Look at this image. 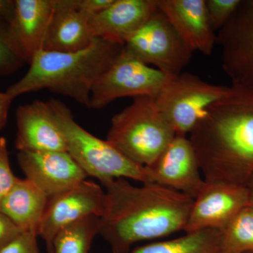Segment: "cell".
<instances>
[{
	"label": "cell",
	"instance_id": "obj_1",
	"mask_svg": "<svg viewBox=\"0 0 253 253\" xmlns=\"http://www.w3.org/2000/svg\"><path fill=\"white\" fill-rule=\"evenodd\" d=\"M106 204L99 234L113 253H129L132 245L184 231L194 199L156 184H131L126 179L103 183Z\"/></svg>",
	"mask_w": 253,
	"mask_h": 253
},
{
	"label": "cell",
	"instance_id": "obj_2",
	"mask_svg": "<svg viewBox=\"0 0 253 253\" xmlns=\"http://www.w3.org/2000/svg\"><path fill=\"white\" fill-rule=\"evenodd\" d=\"M189 139L205 181L246 186L253 174V91L234 87L210 108Z\"/></svg>",
	"mask_w": 253,
	"mask_h": 253
},
{
	"label": "cell",
	"instance_id": "obj_3",
	"mask_svg": "<svg viewBox=\"0 0 253 253\" xmlns=\"http://www.w3.org/2000/svg\"><path fill=\"white\" fill-rule=\"evenodd\" d=\"M124 45L96 38L81 51L42 50L24 76L6 89L14 99L26 93L47 89L74 99L89 109L91 91L98 79L118 59Z\"/></svg>",
	"mask_w": 253,
	"mask_h": 253
},
{
	"label": "cell",
	"instance_id": "obj_4",
	"mask_svg": "<svg viewBox=\"0 0 253 253\" xmlns=\"http://www.w3.org/2000/svg\"><path fill=\"white\" fill-rule=\"evenodd\" d=\"M48 104L64 136L66 151L87 176H94L101 184L119 178L151 183L146 167L131 161L106 139L82 127L64 103L51 99Z\"/></svg>",
	"mask_w": 253,
	"mask_h": 253
},
{
	"label": "cell",
	"instance_id": "obj_5",
	"mask_svg": "<svg viewBox=\"0 0 253 253\" xmlns=\"http://www.w3.org/2000/svg\"><path fill=\"white\" fill-rule=\"evenodd\" d=\"M175 135L155 98L139 96L113 116L106 141L134 163L146 167Z\"/></svg>",
	"mask_w": 253,
	"mask_h": 253
},
{
	"label": "cell",
	"instance_id": "obj_6",
	"mask_svg": "<svg viewBox=\"0 0 253 253\" xmlns=\"http://www.w3.org/2000/svg\"><path fill=\"white\" fill-rule=\"evenodd\" d=\"M233 91L232 86L211 84L196 75L181 73L166 83L155 101L175 134L186 136L213 104Z\"/></svg>",
	"mask_w": 253,
	"mask_h": 253
},
{
	"label": "cell",
	"instance_id": "obj_7",
	"mask_svg": "<svg viewBox=\"0 0 253 253\" xmlns=\"http://www.w3.org/2000/svg\"><path fill=\"white\" fill-rule=\"evenodd\" d=\"M126 54L169 78L182 73L193 51L158 9L124 44Z\"/></svg>",
	"mask_w": 253,
	"mask_h": 253
},
{
	"label": "cell",
	"instance_id": "obj_8",
	"mask_svg": "<svg viewBox=\"0 0 253 253\" xmlns=\"http://www.w3.org/2000/svg\"><path fill=\"white\" fill-rule=\"evenodd\" d=\"M173 78L126 54L124 49L118 59L96 82L89 109H101L123 97H156Z\"/></svg>",
	"mask_w": 253,
	"mask_h": 253
},
{
	"label": "cell",
	"instance_id": "obj_9",
	"mask_svg": "<svg viewBox=\"0 0 253 253\" xmlns=\"http://www.w3.org/2000/svg\"><path fill=\"white\" fill-rule=\"evenodd\" d=\"M221 67L231 86L253 92V0H241L230 20L217 33Z\"/></svg>",
	"mask_w": 253,
	"mask_h": 253
},
{
	"label": "cell",
	"instance_id": "obj_10",
	"mask_svg": "<svg viewBox=\"0 0 253 253\" xmlns=\"http://www.w3.org/2000/svg\"><path fill=\"white\" fill-rule=\"evenodd\" d=\"M106 204V192L92 181L84 180L48 198L38 236L52 253V242L61 229L89 216L101 217Z\"/></svg>",
	"mask_w": 253,
	"mask_h": 253
},
{
	"label": "cell",
	"instance_id": "obj_11",
	"mask_svg": "<svg viewBox=\"0 0 253 253\" xmlns=\"http://www.w3.org/2000/svg\"><path fill=\"white\" fill-rule=\"evenodd\" d=\"M150 182L195 199L205 185L193 145L186 136L176 134L152 164L146 166Z\"/></svg>",
	"mask_w": 253,
	"mask_h": 253
},
{
	"label": "cell",
	"instance_id": "obj_12",
	"mask_svg": "<svg viewBox=\"0 0 253 253\" xmlns=\"http://www.w3.org/2000/svg\"><path fill=\"white\" fill-rule=\"evenodd\" d=\"M250 202L246 186L206 181L194 199L184 231L186 233L209 229L223 231Z\"/></svg>",
	"mask_w": 253,
	"mask_h": 253
},
{
	"label": "cell",
	"instance_id": "obj_13",
	"mask_svg": "<svg viewBox=\"0 0 253 253\" xmlns=\"http://www.w3.org/2000/svg\"><path fill=\"white\" fill-rule=\"evenodd\" d=\"M18 161L26 179L48 197L73 187L87 176L68 151L18 152Z\"/></svg>",
	"mask_w": 253,
	"mask_h": 253
},
{
	"label": "cell",
	"instance_id": "obj_14",
	"mask_svg": "<svg viewBox=\"0 0 253 253\" xmlns=\"http://www.w3.org/2000/svg\"><path fill=\"white\" fill-rule=\"evenodd\" d=\"M18 152L67 151L64 136L48 102L33 101L16 110Z\"/></svg>",
	"mask_w": 253,
	"mask_h": 253
},
{
	"label": "cell",
	"instance_id": "obj_15",
	"mask_svg": "<svg viewBox=\"0 0 253 253\" xmlns=\"http://www.w3.org/2000/svg\"><path fill=\"white\" fill-rule=\"evenodd\" d=\"M55 8L56 0H15L9 29L16 47L28 64L44 49Z\"/></svg>",
	"mask_w": 253,
	"mask_h": 253
},
{
	"label": "cell",
	"instance_id": "obj_16",
	"mask_svg": "<svg viewBox=\"0 0 253 253\" xmlns=\"http://www.w3.org/2000/svg\"><path fill=\"white\" fill-rule=\"evenodd\" d=\"M158 6L193 52L212 54L217 33L210 22L206 0H158Z\"/></svg>",
	"mask_w": 253,
	"mask_h": 253
},
{
	"label": "cell",
	"instance_id": "obj_17",
	"mask_svg": "<svg viewBox=\"0 0 253 253\" xmlns=\"http://www.w3.org/2000/svg\"><path fill=\"white\" fill-rule=\"evenodd\" d=\"M158 9V0H114L91 16V31L95 38L124 45Z\"/></svg>",
	"mask_w": 253,
	"mask_h": 253
},
{
	"label": "cell",
	"instance_id": "obj_18",
	"mask_svg": "<svg viewBox=\"0 0 253 253\" xmlns=\"http://www.w3.org/2000/svg\"><path fill=\"white\" fill-rule=\"evenodd\" d=\"M91 16L80 7L78 0H56L43 50L73 52L90 46L96 38L91 31Z\"/></svg>",
	"mask_w": 253,
	"mask_h": 253
},
{
	"label": "cell",
	"instance_id": "obj_19",
	"mask_svg": "<svg viewBox=\"0 0 253 253\" xmlns=\"http://www.w3.org/2000/svg\"><path fill=\"white\" fill-rule=\"evenodd\" d=\"M48 196L27 179H18L0 201V211L23 232L38 236Z\"/></svg>",
	"mask_w": 253,
	"mask_h": 253
},
{
	"label": "cell",
	"instance_id": "obj_20",
	"mask_svg": "<svg viewBox=\"0 0 253 253\" xmlns=\"http://www.w3.org/2000/svg\"><path fill=\"white\" fill-rule=\"evenodd\" d=\"M129 253H225L223 232L209 229L136 248Z\"/></svg>",
	"mask_w": 253,
	"mask_h": 253
},
{
	"label": "cell",
	"instance_id": "obj_21",
	"mask_svg": "<svg viewBox=\"0 0 253 253\" xmlns=\"http://www.w3.org/2000/svg\"><path fill=\"white\" fill-rule=\"evenodd\" d=\"M100 222L101 217L91 215L65 226L53 240L52 253H89Z\"/></svg>",
	"mask_w": 253,
	"mask_h": 253
},
{
	"label": "cell",
	"instance_id": "obj_22",
	"mask_svg": "<svg viewBox=\"0 0 253 253\" xmlns=\"http://www.w3.org/2000/svg\"><path fill=\"white\" fill-rule=\"evenodd\" d=\"M222 232L225 253L253 252V203L245 206Z\"/></svg>",
	"mask_w": 253,
	"mask_h": 253
},
{
	"label": "cell",
	"instance_id": "obj_23",
	"mask_svg": "<svg viewBox=\"0 0 253 253\" xmlns=\"http://www.w3.org/2000/svg\"><path fill=\"white\" fill-rule=\"evenodd\" d=\"M25 63L13 41L9 22L0 17V76L12 74Z\"/></svg>",
	"mask_w": 253,
	"mask_h": 253
},
{
	"label": "cell",
	"instance_id": "obj_24",
	"mask_svg": "<svg viewBox=\"0 0 253 253\" xmlns=\"http://www.w3.org/2000/svg\"><path fill=\"white\" fill-rule=\"evenodd\" d=\"M241 1V0H206L210 22L216 33L230 20Z\"/></svg>",
	"mask_w": 253,
	"mask_h": 253
},
{
	"label": "cell",
	"instance_id": "obj_25",
	"mask_svg": "<svg viewBox=\"0 0 253 253\" xmlns=\"http://www.w3.org/2000/svg\"><path fill=\"white\" fill-rule=\"evenodd\" d=\"M18 179L10 166L6 139L1 136L0 137V201L11 191Z\"/></svg>",
	"mask_w": 253,
	"mask_h": 253
},
{
	"label": "cell",
	"instance_id": "obj_26",
	"mask_svg": "<svg viewBox=\"0 0 253 253\" xmlns=\"http://www.w3.org/2000/svg\"><path fill=\"white\" fill-rule=\"evenodd\" d=\"M38 236L35 233L21 232L0 249V253H39Z\"/></svg>",
	"mask_w": 253,
	"mask_h": 253
},
{
	"label": "cell",
	"instance_id": "obj_27",
	"mask_svg": "<svg viewBox=\"0 0 253 253\" xmlns=\"http://www.w3.org/2000/svg\"><path fill=\"white\" fill-rule=\"evenodd\" d=\"M23 231L0 211V249Z\"/></svg>",
	"mask_w": 253,
	"mask_h": 253
},
{
	"label": "cell",
	"instance_id": "obj_28",
	"mask_svg": "<svg viewBox=\"0 0 253 253\" xmlns=\"http://www.w3.org/2000/svg\"><path fill=\"white\" fill-rule=\"evenodd\" d=\"M113 1L114 0H78V4L82 9L93 16L106 9Z\"/></svg>",
	"mask_w": 253,
	"mask_h": 253
},
{
	"label": "cell",
	"instance_id": "obj_29",
	"mask_svg": "<svg viewBox=\"0 0 253 253\" xmlns=\"http://www.w3.org/2000/svg\"><path fill=\"white\" fill-rule=\"evenodd\" d=\"M13 100L6 91H0V131L2 130L7 122L8 113Z\"/></svg>",
	"mask_w": 253,
	"mask_h": 253
},
{
	"label": "cell",
	"instance_id": "obj_30",
	"mask_svg": "<svg viewBox=\"0 0 253 253\" xmlns=\"http://www.w3.org/2000/svg\"><path fill=\"white\" fill-rule=\"evenodd\" d=\"M15 0H0V17L11 21L14 11Z\"/></svg>",
	"mask_w": 253,
	"mask_h": 253
},
{
	"label": "cell",
	"instance_id": "obj_31",
	"mask_svg": "<svg viewBox=\"0 0 253 253\" xmlns=\"http://www.w3.org/2000/svg\"><path fill=\"white\" fill-rule=\"evenodd\" d=\"M246 186L247 188L248 191H249L250 201H251V202L253 203V174L250 178L247 184H246Z\"/></svg>",
	"mask_w": 253,
	"mask_h": 253
},
{
	"label": "cell",
	"instance_id": "obj_32",
	"mask_svg": "<svg viewBox=\"0 0 253 253\" xmlns=\"http://www.w3.org/2000/svg\"><path fill=\"white\" fill-rule=\"evenodd\" d=\"M253 253V252H250V253Z\"/></svg>",
	"mask_w": 253,
	"mask_h": 253
}]
</instances>
